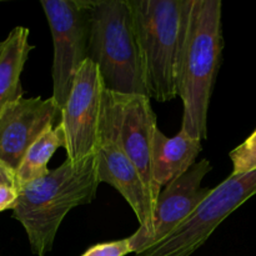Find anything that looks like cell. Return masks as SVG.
I'll return each instance as SVG.
<instances>
[{"instance_id":"9c48e42d","label":"cell","mask_w":256,"mask_h":256,"mask_svg":"<svg viewBox=\"0 0 256 256\" xmlns=\"http://www.w3.org/2000/svg\"><path fill=\"white\" fill-rule=\"evenodd\" d=\"M212 170V162L202 159L162 190L149 232L136 230L130 236L135 254L144 252L172 234L212 194V188H202V182Z\"/></svg>"},{"instance_id":"3957f363","label":"cell","mask_w":256,"mask_h":256,"mask_svg":"<svg viewBox=\"0 0 256 256\" xmlns=\"http://www.w3.org/2000/svg\"><path fill=\"white\" fill-rule=\"evenodd\" d=\"M134 16L145 85L150 99L178 96V69L192 0H128Z\"/></svg>"},{"instance_id":"30bf717a","label":"cell","mask_w":256,"mask_h":256,"mask_svg":"<svg viewBox=\"0 0 256 256\" xmlns=\"http://www.w3.org/2000/svg\"><path fill=\"white\" fill-rule=\"evenodd\" d=\"M62 109L54 99L22 98L0 114V160L10 169H19L29 148L60 122Z\"/></svg>"},{"instance_id":"52a82bcc","label":"cell","mask_w":256,"mask_h":256,"mask_svg":"<svg viewBox=\"0 0 256 256\" xmlns=\"http://www.w3.org/2000/svg\"><path fill=\"white\" fill-rule=\"evenodd\" d=\"M256 194V170L232 174L174 232L135 256H190L232 212Z\"/></svg>"},{"instance_id":"e0dca14e","label":"cell","mask_w":256,"mask_h":256,"mask_svg":"<svg viewBox=\"0 0 256 256\" xmlns=\"http://www.w3.org/2000/svg\"><path fill=\"white\" fill-rule=\"evenodd\" d=\"M18 200V189L9 186H0V212L12 210Z\"/></svg>"},{"instance_id":"8fae6325","label":"cell","mask_w":256,"mask_h":256,"mask_svg":"<svg viewBox=\"0 0 256 256\" xmlns=\"http://www.w3.org/2000/svg\"><path fill=\"white\" fill-rule=\"evenodd\" d=\"M98 178L100 182L112 185L134 212L139 229L149 232L155 214V202L134 162L112 139L99 135L96 149Z\"/></svg>"},{"instance_id":"ac0fdd59","label":"cell","mask_w":256,"mask_h":256,"mask_svg":"<svg viewBox=\"0 0 256 256\" xmlns=\"http://www.w3.org/2000/svg\"><path fill=\"white\" fill-rule=\"evenodd\" d=\"M0 186H9L18 189L16 172L10 169L2 160H0Z\"/></svg>"},{"instance_id":"2e32d148","label":"cell","mask_w":256,"mask_h":256,"mask_svg":"<svg viewBox=\"0 0 256 256\" xmlns=\"http://www.w3.org/2000/svg\"><path fill=\"white\" fill-rule=\"evenodd\" d=\"M130 252H134V250H132V240L129 236L122 240L94 245L89 248L82 256H126Z\"/></svg>"},{"instance_id":"7a4b0ae2","label":"cell","mask_w":256,"mask_h":256,"mask_svg":"<svg viewBox=\"0 0 256 256\" xmlns=\"http://www.w3.org/2000/svg\"><path fill=\"white\" fill-rule=\"evenodd\" d=\"M222 5V0H192L178 69V96L184 105L180 130L199 142L208 138V112L224 48Z\"/></svg>"},{"instance_id":"8992f818","label":"cell","mask_w":256,"mask_h":256,"mask_svg":"<svg viewBox=\"0 0 256 256\" xmlns=\"http://www.w3.org/2000/svg\"><path fill=\"white\" fill-rule=\"evenodd\" d=\"M40 4L54 44L52 99L62 109L78 72L89 59L92 0H42Z\"/></svg>"},{"instance_id":"5b68a950","label":"cell","mask_w":256,"mask_h":256,"mask_svg":"<svg viewBox=\"0 0 256 256\" xmlns=\"http://www.w3.org/2000/svg\"><path fill=\"white\" fill-rule=\"evenodd\" d=\"M150 98L140 94H120L104 89L99 135L109 138L134 162L156 206L160 195L154 180L152 146L159 129Z\"/></svg>"},{"instance_id":"9a60e30c","label":"cell","mask_w":256,"mask_h":256,"mask_svg":"<svg viewBox=\"0 0 256 256\" xmlns=\"http://www.w3.org/2000/svg\"><path fill=\"white\" fill-rule=\"evenodd\" d=\"M232 174H244L256 170V130L244 142L230 152Z\"/></svg>"},{"instance_id":"5bb4252c","label":"cell","mask_w":256,"mask_h":256,"mask_svg":"<svg viewBox=\"0 0 256 256\" xmlns=\"http://www.w3.org/2000/svg\"><path fill=\"white\" fill-rule=\"evenodd\" d=\"M59 148H65V132L60 122L55 128L45 132L29 148L19 169L16 170L18 190L22 185L49 174V160Z\"/></svg>"},{"instance_id":"6da1fadb","label":"cell","mask_w":256,"mask_h":256,"mask_svg":"<svg viewBox=\"0 0 256 256\" xmlns=\"http://www.w3.org/2000/svg\"><path fill=\"white\" fill-rule=\"evenodd\" d=\"M99 184L94 154L79 164L66 159L44 178L19 188L12 218L24 228L32 254L52 252L62 220L74 208L92 202Z\"/></svg>"},{"instance_id":"ba28073f","label":"cell","mask_w":256,"mask_h":256,"mask_svg":"<svg viewBox=\"0 0 256 256\" xmlns=\"http://www.w3.org/2000/svg\"><path fill=\"white\" fill-rule=\"evenodd\" d=\"M104 89L99 68L88 59L78 72L60 118L65 132L64 149L72 164L96 154Z\"/></svg>"},{"instance_id":"7c38bea8","label":"cell","mask_w":256,"mask_h":256,"mask_svg":"<svg viewBox=\"0 0 256 256\" xmlns=\"http://www.w3.org/2000/svg\"><path fill=\"white\" fill-rule=\"evenodd\" d=\"M202 150V142L182 130L175 136L168 138L158 129L152 146L154 180L158 189L162 192V188L184 175L195 164Z\"/></svg>"},{"instance_id":"4fadbf2b","label":"cell","mask_w":256,"mask_h":256,"mask_svg":"<svg viewBox=\"0 0 256 256\" xmlns=\"http://www.w3.org/2000/svg\"><path fill=\"white\" fill-rule=\"evenodd\" d=\"M29 35L28 28L15 26L0 40V114L5 106L24 98L20 76L29 52L34 49Z\"/></svg>"},{"instance_id":"277c9868","label":"cell","mask_w":256,"mask_h":256,"mask_svg":"<svg viewBox=\"0 0 256 256\" xmlns=\"http://www.w3.org/2000/svg\"><path fill=\"white\" fill-rule=\"evenodd\" d=\"M89 59L99 68L106 90L149 96L128 0L92 2Z\"/></svg>"}]
</instances>
